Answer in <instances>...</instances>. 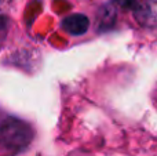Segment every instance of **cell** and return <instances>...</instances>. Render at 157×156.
I'll return each instance as SVG.
<instances>
[{
  "label": "cell",
  "instance_id": "obj_5",
  "mask_svg": "<svg viewBox=\"0 0 157 156\" xmlns=\"http://www.w3.org/2000/svg\"><path fill=\"white\" fill-rule=\"evenodd\" d=\"M156 94H157V88H156ZM156 105H157V97H156Z\"/></svg>",
  "mask_w": 157,
  "mask_h": 156
},
{
  "label": "cell",
  "instance_id": "obj_1",
  "mask_svg": "<svg viewBox=\"0 0 157 156\" xmlns=\"http://www.w3.org/2000/svg\"><path fill=\"white\" fill-rule=\"evenodd\" d=\"M33 140V129L28 122L17 118H7L0 122V151L18 154L29 146Z\"/></svg>",
  "mask_w": 157,
  "mask_h": 156
},
{
  "label": "cell",
  "instance_id": "obj_4",
  "mask_svg": "<svg viewBox=\"0 0 157 156\" xmlns=\"http://www.w3.org/2000/svg\"><path fill=\"white\" fill-rule=\"evenodd\" d=\"M119 7L121 8H135L136 0H113Z\"/></svg>",
  "mask_w": 157,
  "mask_h": 156
},
{
  "label": "cell",
  "instance_id": "obj_3",
  "mask_svg": "<svg viewBox=\"0 0 157 156\" xmlns=\"http://www.w3.org/2000/svg\"><path fill=\"white\" fill-rule=\"evenodd\" d=\"M62 29L72 36H81L88 30L90 19L84 14H73L62 19Z\"/></svg>",
  "mask_w": 157,
  "mask_h": 156
},
{
  "label": "cell",
  "instance_id": "obj_2",
  "mask_svg": "<svg viewBox=\"0 0 157 156\" xmlns=\"http://www.w3.org/2000/svg\"><path fill=\"white\" fill-rule=\"evenodd\" d=\"M134 17L144 26H157V0H146L138 4Z\"/></svg>",
  "mask_w": 157,
  "mask_h": 156
},
{
  "label": "cell",
  "instance_id": "obj_6",
  "mask_svg": "<svg viewBox=\"0 0 157 156\" xmlns=\"http://www.w3.org/2000/svg\"><path fill=\"white\" fill-rule=\"evenodd\" d=\"M0 2H2V0H0Z\"/></svg>",
  "mask_w": 157,
  "mask_h": 156
}]
</instances>
